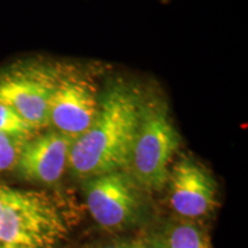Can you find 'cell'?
Wrapping results in <instances>:
<instances>
[{
	"instance_id": "9",
	"label": "cell",
	"mask_w": 248,
	"mask_h": 248,
	"mask_svg": "<svg viewBox=\"0 0 248 248\" xmlns=\"http://www.w3.org/2000/svg\"><path fill=\"white\" fill-rule=\"evenodd\" d=\"M167 248H209L203 234L191 223L176 225L166 238Z\"/></svg>"
},
{
	"instance_id": "6",
	"label": "cell",
	"mask_w": 248,
	"mask_h": 248,
	"mask_svg": "<svg viewBox=\"0 0 248 248\" xmlns=\"http://www.w3.org/2000/svg\"><path fill=\"white\" fill-rule=\"evenodd\" d=\"M100 97L97 84L89 76L74 70L59 69L49 99L48 125L76 139L97 117Z\"/></svg>"
},
{
	"instance_id": "7",
	"label": "cell",
	"mask_w": 248,
	"mask_h": 248,
	"mask_svg": "<svg viewBox=\"0 0 248 248\" xmlns=\"http://www.w3.org/2000/svg\"><path fill=\"white\" fill-rule=\"evenodd\" d=\"M74 140L54 129L35 135L24 142L15 170L27 181L55 184L68 168Z\"/></svg>"
},
{
	"instance_id": "8",
	"label": "cell",
	"mask_w": 248,
	"mask_h": 248,
	"mask_svg": "<svg viewBox=\"0 0 248 248\" xmlns=\"http://www.w3.org/2000/svg\"><path fill=\"white\" fill-rule=\"evenodd\" d=\"M170 203L188 218L207 216L216 204V184L206 169L188 157L178 161L169 172Z\"/></svg>"
},
{
	"instance_id": "13",
	"label": "cell",
	"mask_w": 248,
	"mask_h": 248,
	"mask_svg": "<svg viewBox=\"0 0 248 248\" xmlns=\"http://www.w3.org/2000/svg\"><path fill=\"white\" fill-rule=\"evenodd\" d=\"M146 248H167L166 238L162 235H155L146 239Z\"/></svg>"
},
{
	"instance_id": "1",
	"label": "cell",
	"mask_w": 248,
	"mask_h": 248,
	"mask_svg": "<svg viewBox=\"0 0 248 248\" xmlns=\"http://www.w3.org/2000/svg\"><path fill=\"white\" fill-rule=\"evenodd\" d=\"M142 104L141 93L125 83L101 93L97 117L71 145L68 168L74 176L85 181L126 169Z\"/></svg>"
},
{
	"instance_id": "10",
	"label": "cell",
	"mask_w": 248,
	"mask_h": 248,
	"mask_svg": "<svg viewBox=\"0 0 248 248\" xmlns=\"http://www.w3.org/2000/svg\"><path fill=\"white\" fill-rule=\"evenodd\" d=\"M38 133L22 116L11 108L0 106V135L29 139Z\"/></svg>"
},
{
	"instance_id": "12",
	"label": "cell",
	"mask_w": 248,
	"mask_h": 248,
	"mask_svg": "<svg viewBox=\"0 0 248 248\" xmlns=\"http://www.w3.org/2000/svg\"><path fill=\"white\" fill-rule=\"evenodd\" d=\"M101 248H146V239H144V238H132V239L116 240L106 244Z\"/></svg>"
},
{
	"instance_id": "11",
	"label": "cell",
	"mask_w": 248,
	"mask_h": 248,
	"mask_svg": "<svg viewBox=\"0 0 248 248\" xmlns=\"http://www.w3.org/2000/svg\"><path fill=\"white\" fill-rule=\"evenodd\" d=\"M27 140L24 138L0 135V172L15 169L21 150Z\"/></svg>"
},
{
	"instance_id": "5",
	"label": "cell",
	"mask_w": 248,
	"mask_h": 248,
	"mask_svg": "<svg viewBox=\"0 0 248 248\" xmlns=\"http://www.w3.org/2000/svg\"><path fill=\"white\" fill-rule=\"evenodd\" d=\"M142 188L125 170L85 179L86 206L92 218L106 230L135 224L142 212Z\"/></svg>"
},
{
	"instance_id": "3",
	"label": "cell",
	"mask_w": 248,
	"mask_h": 248,
	"mask_svg": "<svg viewBox=\"0 0 248 248\" xmlns=\"http://www.w3.org/2000/svg\"><path fill=\"white\" fill-rule=\"evenodd\" d=\"M179 145L181 136L167 105L159 98H144L125 171L142 190H162Z\"/></svg>"
},
{
	"instance_id": "2",
	"label": "cell",
	"mask_w": 248,
	"mask_h": 248,
	"mask_svg": "<svg viewBox=\"0 0 248 248\" xmlns=\"http://www.w3.org/2000/svg\"><path fill=\"white\" fill-rule=\"evenodd\" d=\"M67 232L48 194L0 183V248H58Z\"/></svg>"
},
{
	"instance_id": "4",
	"label": "cell",
	"mask_w": 248,
	"mask_h": 248,
	"mask_svg": "<svg viewBox=\"0 0 248 248\" xmlns=\"http://www.w3.org/2000/svg\"><path fill=\"white\" fill-rule=\"evenodd\" d=\"M59 69L22 63L0 71V106L16 111L37 130L48 125L49 99Z\"/></svg>"
}]
</instances>
